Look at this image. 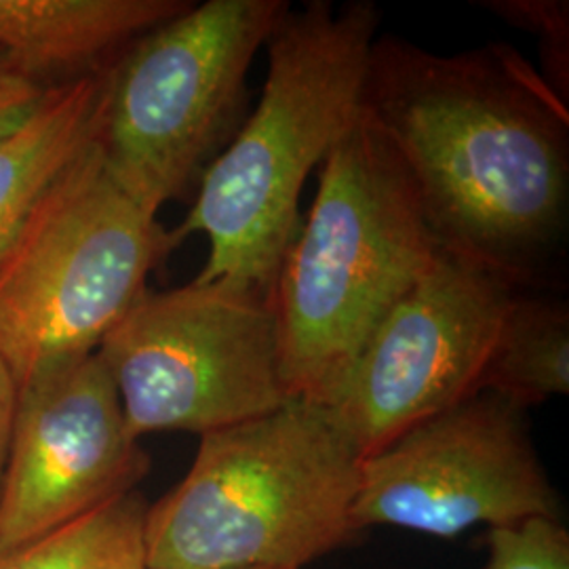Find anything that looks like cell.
Returning <instances> with one entry per match:
<instances>
[{"label":"cell","instance_id":"obj_14","mask_svg":"<svg viewBox=\"0 0 569 569\" xmlns=\"http://www.w3.org/2000/svg\"><path fill=\"white\" fill-rule=\"evenodd\" d=\"M146 512L138 491L103 505L39 542L0 559V569H148Z\"/></svg>","mask_w":569,"mask_h":569},{"label":"cell","instance_id":"obj_13","mask_svg":"<svg viewBox=\"0 0 569 569\" xmlns=\"http://www.w3.org/2000/svg\"><path fill=\"white\" fill-rule=\"evenodd\" d=\"M479 392L528 409L569 392L566 302L515 293L483 367Z\"/></svg>","mask_w":569,"mask_h":569},{"label":"cell","instance_id":"obj_10","mask_svg":"<svg viewBox=\"0 0 569 569\" xmlns=\"http://www.w3.org/2000/svg\"><path fill=\"white\" fill-rule=\"evenodd\" d=\"M148 468L98 352L34 376L0 483V559L136 491Z\"/></svg>","mask_w":569,"mask_h":569},{"label":"cell","instance_id":"obj_9","mask_svg":"<svg viewBox=\"0 0 569 569\" xmlns=\"http://www.w3.org/2000/svg\"><path fill=\"white\" fill-rule=\"evenodd\" d=\"M559 496L526 411L479 392L361 460L355 528L395 526L453 538L475 526L559 519Z\"/></svg>","mask_w":569,"mask_h":569},{"label":"cell","instance_id":"obj_17","mask_svg":"<svg viewBox=\"0 0 569 569\" xmlns=\"http://www.w3.org/2000/svg\"><path fill=\"white\" fill-rule=\"evenodd\" d=\"M47 87L0 61V133L11 129L41 102Z\"/></svg>","mask_w":569,"mask_h":569},{"label":"cell","instance_id":"obj_6","mask_svg":"<svg viewBox=\"0 0 569 569\" xmlns=\"http://www.w3.org/2000/svg\"><path fill=\"white\" fill-rule=\"evenodd\" d=\"M289 2H190L103 72L98 143L122 192L152 216L180 199L230 142L247 77Z\"/></svg>","mask_w":569,"mask_h":569},{"label":"cell","instance_id":"obj_5","mask_svg":"<svg viewBox=\"0 0 569 569\" xmlns=\"http://www.w3.org/2000/svg\"><path fill=\"white\" fill-rule=\"evenodd\" d=\"M178 243L110 178L96 133L0 260V357L18 387L98 352Z\"/></svg>","mask_w":569,"mask_h":569},{"label":"cell","instance_id":"obj_4","mask_svg":"<svg viewBox=\"0 0 569 569\" xmlns=\"http://www.w3.org/2000/svg\"><path fill=\"white\" fill-rule=\"evenodd\" d=\"M361 458L312 403L201 437L180 486L146 512L148 569H300L359 533Z\"/></svg>","mask_w":569,"mask_h":569},{"label":"cell","instance_id":"obj_1","mask_svg":"<svg viewBox=\"0 0 569 569\" xmlns=\"http://www.w3.org/2000/svg\"><path fill=\"white\" fill-rule=\"evenodd\" d=\"M363 114L441 249L512 289L545 281L568 228L569 112L533 63L505 42L439 56L382 37Z\"/></svg>","mask_w":569,"mask_h":569},{"label":"cell","instance_id":"obj_11","mask_svg":"<svg viewBox=\"0 0 569 569\" xmlns=\"http://www.w3.org/2000/svg\"><path fill=\"white\" fill-rule=\"evenodd\" d=\"M186 0H0V61L42 87L102 74Z\"/></svg>","mask_w":569,"mask_h":569},{"label":"cell","instance_id":"obj_8","mask_svg":"<svg viewBox=\"0 0 569 569\" xmlns=\"http://www.w3.org/2000/svg\"><path fill=\"white\" fill-rule=\"evenodd\" d=\"M517 289L441 249L317 407L363 460L479 395Z\"/></svg>","mask_w":569,"mask_h":569},{"label":"cell","instance_id":"obj_12","mask_svg":"<svg viewBox=\"0 0 569 569\" xmlns=\"http://www.w3.org/2000/svg\"><path fill=\"white\" fill-rule=\"evenodd\" d=\"M103 72L49 87L32 112L0 133V260L49 188L96 138Z\"/></svg>","mask_w":569,"mask_h":569},{"label":"cell","instance_id":"obj_15","mask_svg":"<svg viewBox=\"0 0 569 569\" xmlns=\"http://www.w3.org/2000/svg\"><path fill=\"white\" fill-rule=\"evenodd\" d=\"M489 13L512 28L533 34L540 44V72L550 87L568 102L569 96V2L568 0H481Z\"/></svg>","mask_w":569,"mask_h":569},{"label":"cell","instance_id":"obj_7","mask_svg":"<svg viewBox=\"0 0 569 569\" xmlns=\"http://www.w3.org/2000/svg\"><path fill=\"white\" fill-rule=\"evenodd\" d=\"M133 439L203 437L283 407L270 291L199 281L146 289L98 348Z\"/></svg>","mask_w":569,"mask_h":569},{"label":"cell","instance_id":"obj_16","mask_svg":"<svg viewBox=\"0 0 569 569\" xmlns=\"http://www.w3.org/2000/svg\"><path fill=\"white\" fill-rule=\"evenodd\" d=\"M486 569H569V533L561 519L531 517L489 529Z\"/></svg>","mask_w":569,"mask_h":569},{"label":"cell","instance_id":"obj_2","mask_svg":"<svg viewBox=\"0 0 569 569\" xmlns=\"http://www.w3.org/2000/svg\"><path fill=\"white\" fill-rule=\"evenodd\" d=\"M373 2L312 0L284 13L266 42L258 108L204 169L176 239L203 234L199 281L270 291L300 224L306 180L355 124L378 41Z\"/></svg>","mask_w":569,"mask_h":569},{"label":"cell","instance_id":"obj_3","mask_svg":"<svg viewBox=\"0 0 569 569\" xmlns=\"http://www.w3.org/2000/svg\"><path fill=\"white\" fill-rule=\"evenodd\" d=\"M439 251L406 167L361 106L317 169L270 284L289 399L317 406Z\"/></svg>","mask_w":569,"mask_h":569},{"label":"cell","instance_id":"obj_18","mask_svg":"<svg viewBox=\"0 0 569 569\" xmlns=\"http://www.w3.org/2000/svg\"><path fill=\"white\" fill-rule=\"evenodd\" d=\"M18 397H20L18 380H16L13 371L4 363V359L0 357V483H2V475L7 467L9 446H11Z\"/></svg>","mask_w":569,"mask_h":569}]
</instances>
